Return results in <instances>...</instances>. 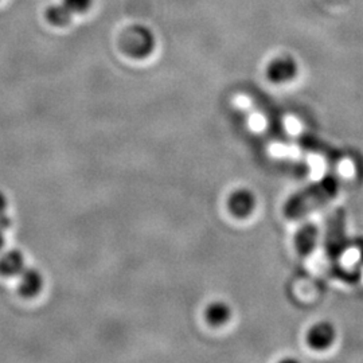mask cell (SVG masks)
Listing matches in <instances>:
<instances>
[{
	"label": "cell",
	"mask_w": 363,
	"mask_h": 363,
	"mask_svg": "<svg viewBox=\"0 0 363 363\" xmlns=\"http://www.w3.org/2000/svg\"><path fill=\"white\" fill-rule=\"evenodd\" d=\"M6 208H7V199L6 195L0 191V214L6 213Z\"/></svg>",
	"instance_id": "4fadbf2b"
},
{
	"label": "cell",
	"mask_w": 363,
	"mask_h": 363,
	"mask_svg": "<svg viewBox=\"0 0 363 363\" xmlns=\"http://www.w3.org/2000/svg\"><path fill=\"white\" fill-rule=\"evenodd\" d=\"M337 181L333 177L327 178L318 184H313L303 193L292 196L288 201L286 206V217L295 220L306 216L311 210L320 208L337 194Z\"/></svg>",
	"instance_id": "6da1fadb"
},
{
	"label": "cell",
	"mask_w": 363,
	"mask_h": 363,
	"mask_svg": "<svg viewBox=\"0 0 363 363\" xmlns=\"http://www.w3.org/2000/svg\"><path fill=\"white\" fill-rule=\"evenodd\" d=\"M4 247V235H3V232L0 230V250L3 249Z\"/></svg>",
	"instance_id": "5bb4252c"
},
{
	"label": "cell",
	"mask_w": 363,
	"mask_h": 363,
	"mask_svg": "<svg viewBox=\"0 0 363 363\" xmlns=\"http://www.w3.org/2000/svg\"><path fill=\"white\" fill-rule=\"evenodd\" d=\"M154 46L155 38L145 27H130L123 37V49L136 58L147 57L150 52H152Z\"/></svg>",
	"instance_id": "7a4b0ae2"
},
{
	"label": "cell",
	"mask_w": 363,
	"mask_h": 363,
	"mask_svg": "<svg viewBox=\"0 0 363 363\" xmlns=\"http://www.w3.org/2000/svg\"><path fill=\"white\" fill-rule=\"evenodd\" d=\"M345 214L342 210H337L331 220L328 222V230H327V250L331 257H334L339 252V249L343 245L345 238Z\"/></svg>",
	"instance_id": "277c9868"
},
{
	"label": "cell",
	"mask_w": 363,
	"mask_h": 363,
	"mask_svg": "<svg viewBox=\"0 0 363 363\" xmlns=\"http://www.w3.org/2000/svg\"><path fill=\"white\" fill-rule=\"evenodd\" d=\"M91 0H64L61 6L52 7L48 13L49 21L54 25H64L74 13L88 10Z\"/></svg>",
	"instance_id": "3957f363"
},
{
	"label": "cell",
	"mask_w": 363,
	"mask_h": 363,
	"mask_svg": "<svg viewBox=\"0 0 363 363\" xmlns=\"http://www.w3.org/2000/svg\"><path fill=\"white\" fill-rule=\"evenodd\" d=\"M26 268L25 257L19 250H7L0 255V273L4 276H19Z\"/></svg>",
	"instance_id": "8992f818"
},
{
	"label": "cell",
	"mask_w": 363,
	"mask_h": 363,
	"mask_svg": "<svg viewBox=\"0 0 363 363\" xmlns=\"http://www.w3.org/2000/svg\"><path fill=\"white\" fill-rule=\"evenodd\" d=\"M335 337V331L328 323H320L312 327L308 334V343L313 349H325L333 343Z\"/></svg>",
	"instance_id": "9c48e42d"
},
{
	"label": "cell",
	"mask_w": 363,
	"mask_h": 363,
	"mask_svg": "<svg viewBox=\"0 0 363 363\" xmlns=\"http://www.w3.org/2000/svg\"><path fill=\"white\" fill-rule=\"evenodd\" d=\"M229 208L234 216L242 218L250 214V211L255 208V196L247 190H240L234 193L229 201Z\"/></svg>",
	"instance_id": "ba28073f"
},
{
	"label": "cell",
	"mask_w": 363,
	"mask_h": 363,
	"mask_svg": "<svg viewBox=\"0 0 363 363\" xmlns=\"http://www.w3.org/2000/svg\"><path fill=\"white\" fill-rule=\"evenodd\" d=\"M206 315L211 325H220L229 319V308L222 303H216L208 307Z\"/></svg>",
	"instance_id": "8fae6325"
},
{
	"label": "cell",
	"mask_w": 363,
	"mask_h": 363,
	"mask_svg": "<svg viewBox=\"0 0 363 363\" xmlns=\"http://www.w3.org/2000/svg\"><path fill=\"white\" fill-rule=\"evenodd\" d=\"M316 238H318V229L313 225H306L304 228H301L296 238L298 252L303 255L310 253L315 247Z\"/></svg>",
	"instance_id": "30bf717a"
},
{
	"label": "cell",
	"mask_w": 363,
	"mask_h": 363,
	"mask_svg": "<svg viewBox=\"0 0 363 363\" xmlns=\"http://www.w3.org/2000/svg\"><path fill=\"white\" fill-rule=\"evenodd\" d=\"M10 225H11V220L6 216V213L0 214V230L4 232L7 228H10Z\"/></svg>",
	"instance_id": "7c38bea8"
},
{
	"label": "cell",
	"mask_w": 363,
	"mask_h": 363,
	"mask_svg": "<svg viewBox=\"0 0 363 363\" xmlns=\"http://www.w3.org/2000/svg\"><path fill=\"white\" fill-rule=\"evenodd\" d=\"M298 65L294 58L284 55L273 60L267 69V76L272 82H286L296 76Z\"/></svg>",
	"instance_id": "5b68a950"
},
{
	"label": "cell",
	"mask_w": 363,
	"mask_h": 363,
	"mask_svg": "<svg viewBox=\"0 0 363 363\" xmlns=\"http://www.w3.org/2000/svg\"><path fill=\"white\" fill-rule=\"evenodd\" d=\"M19 292L25 296L37 295L43 286V277L34 268H25L19 273Z\"/></svg>",
	"instance_id": "52a82bcc"
}]
</instances>
